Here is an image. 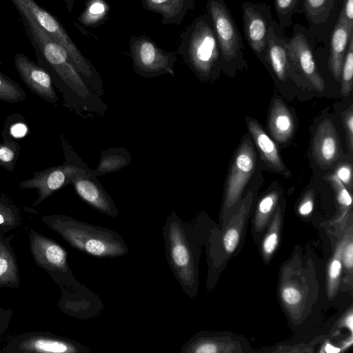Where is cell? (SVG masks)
<instances>
[{"label":"cell","instance_id":"30bf717a","mask_svg":"<svg viewBox=\"0 0 353 353\" xmlns=\"http://www.w3.org/2000/svg\"><path fill=\"white\" fill-rule=\"evenodd\" d=\"M77 341L49 332H27L10 339L1 353H89Z\"/></svg>","mask_w":353,"mask_h":353},{"label":"cell","instance_id":"ab89813d","mask_svg":"<svg viewBox=\"0 0 353 353\" xmlns=\"http://www.w3.org/2000/svg\"><path fill=\"white\" fill-rule=\"evenodd\" d=\"M13 316L10 308H3L0 306V339L9 327Z\"/></svg>","mask_w":353,"mask_h":353},{"label":"cell","instance_id":"d6986e66","mask_svg":"<svg viewBox=\"0 0 353 353\" xmlns=\"http://www.w3.org/2000/svg\"><path fill=\"white\" fill-rule=\"evenodd\" d=\"M248 128L263 159L268 165L285 176H290V172L283 164L275 143L264 132L259 123L255 120L249 119Z\"/></svg>","mask_w":353,"mask_h":353},{"label":"cell","instance_id":"ba28073f","mask_svg":"<svg viewBox=\"0 0 353 353\" xmlns=\"http://www.w3.org/2000/svg\"><path fill=\"white\" fill-rule=\"evenodd\" d=\"M208 14L219 45L221 66L244 65L245 45L239 29L223 0H207Z\"/></svg>","mask_w":353,"mask_h":353},{"label":"cell","instance_id":"4316f807","mask_svg":"<svg viewBox=\"0 0 353 353\" xmlns=\"http://www.w3.org/2000/svg\"><path fill=\"white\" fill-rule=\"evenodd\" d=\"M21 223L22 216L17 206L8 199L0 196V232L8 233Z\"/></svg>","mask_w":353,"mask_h":353},{"label":"cell","instance_id":"836d02e7","mask_svg":"<svg viewBox=\"0 0 353 353\" xmlns=\"http://www.w3.org/2000/svg\"><path fill=\"white\" fill-rule=\"evenodd\" d=\"M341 93L347 97L351 92L353 79V32L350 34L341 73Z\"/></svg>","mask_w":353,"mask_h":353},{"label":"cell","instance_id":"74e56055","mask_svg":"<svg viewBox=\"0 0 353 353\" xmlns=\"http://www.w3.org/2000/svg\"><path fill=\"white\" fill-rule=\"evenodd\" d=\"M335 175L345 186L352 188V166L349 164H343L338 167Z\"/></svg>","mask_w":353,"mask_h":353},{"label":"cell","instance_id":"8fae6325","mask_svg":"<svg viewBox=\"0 0 353 353\" xmlns=\"http://www.w3.org/2000/svg\"><path fill=\"white\" fill-rule=\"evenodd\" d=\"M241 9L247 43L257 57L265 61L268 35L270 28L276 23L272 17L271 7L263 3L245 1Z\"/></svg>","mask_w":353,"mask_h":353},{"label":"cell","instance_id":"f6af8a7d","mask_svg":"<svg viewBox=\"0 0 353 353\" xmlns=\"http://www.w3.org/2000/svg\"><path fill=\"white\" fill-rule=\"evenodd\" d=\"M63 1L65 4L66 9L68 12H71L72 11L74 3L77 1H81V0H61Z\"/></svg>","mask_w":353,"mask_h":353},{"label":"cell","instance_id":"5bb4252c","mask_svg":"<svg viewBox=\"0 0 353 353\" xmlns=\"http://www.w3.org/2000/svg\"><path fill=\"white\" fill-rule=\"evenodd\" d=\"M71 185L77 195L91 208L113 218L119 216L113 199L92 174V169L78 174L72 179Z\"/></svg>","mask_w":353,"mask_h":353},{"label":"cell","instance_id":"7402d4cb","mask_svg":"<svg viewBox=\"0 0 353 353\" xmlns=\"http://www.w3.org/2000/svg\"><path fill=\"white\" fill-rule=\"evenodd\" d=\"M252 198V192L250 191L242 201L238 211L229 222V225L226 226V230L222 238V245L227 254H232L237 248L244 221L250 210Z\"/></svg>","mask_w":353,"mask_h":353},{"label":"cell","instance_id":"4dcf8cb0","mask_svg":"<svg viewBox=\"0 0 353 353\" xmlns=\"http://www.w3.org/2000/svg\"><path fill=\"white\" fill-rule=\"evenodd\" d=\"M3 140L0 142V166L10 172L17 164L20 145L18 142L3 133Z\"/></svg>","mask_w":353,"mask_h":353},{"label":"cell","instance_id":"e575fe53","mask_svg":"<svg viewBox=\"0 0 353 353\" xmlns=\"http://www.w3.org/2000/svg\"><path fill=\"white\" fill-rule=\"evenodd\" d=\"M328 180L336 192L337 202L342 211V214L339 219L342 220L350 211L352 202V196L346 187L337 178L335 174L330 176Z\"/></svg>","mask_w":353,"mask_h":353},{"label":"cell","instance_id":"f546056e","mask_svg":"<svg viewBox=\"0 0 353 353\" xmlns=\"http://www.w3.org/2000/svg\"><path fill=\"white\" fill-rule=\"evenodd\" d=\"M347 239L338 244L334 254L330 261L327 272V294L334 296L338 290L342 268V252Z\"/></svg>","mask_w":353,"mask_h":353},{"label":"cell","instance_id":"f1b7e54d","mask_svg":"<svg viewBox=\"0 0 353 353\" xmlns=\"http://www.w3.org/2000/svg\"><path fill=\"white\" fill-rule=\"evenodd\" d=\"M303 0H274V9L281 28H288L292 26V18L297 12H301Z\"/></svg>","mask_w":353,"mask_h":353},{"label":"cell","instance_id":"277c9868","mask_svg":"<svg viewBox=\"0 0 353 353\" xmlns=\"http://www.w3.org/2000/svg\"><path fill=\"white\" fill-rule=\"evenodd\" d=\"M42 222L76 250L97 258H114L129 252L123 239L109 228L94 225L65 214L41 216Z\"/></svg>","mask_w":353,"mask_h":353},{"label":"cell","instance_id":"52a82bcc","mask_svg":"<svg viewBox=\"0 0 353 353\" xmlns=\"http://www.w3.org/2000/svg\"><path fill=\"white\" fill-rule=\"evenodd\" d=\"M61 139L65 156L63 163L35 172L32 178L19 183L21 188L37 190L38 197L33 207L39 205L56 191L71 184L72 179L78 174L91 170L63 135Z\"/></svg>","mask_w":353,"mask_h":353},{"label":"cell","instance_id":"6da1fadb","mask_svg":"<svg viewBox=\"0 0 353 353\" xmlns=\"http://www.w3.org/2000/svg\"><path fill=\"white\" fill-rule=\"evenodd\" d=\"M30 250L36 265L44 270L60 288L57 303L67 315L86 319L102 308L99 299L74 277L68 263V252L59 243L31 228H26Z\"/></svg>","mask_w":353,"mask_h":353},{"label":"cell","instance_id":"d590c367","mask_svg":"<svg viewBox=\"0 0 353 353\" xmlns=\"http://www.w3.org/2000/svg\"><path fill=\"white\" fill-rule=\"evenodd\" d=\"M281 299L289 307H295L302 302L303 294L298 287L287 285L282 288Z\"/></svg>","mask_w":353,"mask_h":353},{"label":"cell","instance_id":"44dd1931","mask_svg":"<svg viewBox=\"0 0 353 353\" xmlns=\"http://www.w3.org/2000/svg\"><path fill=\"white\" fill-rule=\"evenodd\" d=\"M269 128L274 139L279 143L287 142L294 132L293 117L283 101L277 98L272 105Z\"/></svg>","mask_w":353,"mask_h":353},{"label":"cell","instance_id":"9c48e42d","mask_svg":"<svg viewBox=\"0 0 353 353\" xmlns=\"http://www.w3.org/2000/svg\"><path fill=\"white\" fill-rule=\"evenodd\" d=\"M129 50L133 70L137 74L147 79L164 74L174 76L176 54L160 48L150 37L131 36Z\"/></svg>","mask_w":353,"mask_h":353},{"label":"cell","instance_id":"3957f363","mask_svg":"<svg viewBox=\"0 0 353 353\" xmlns=\"http://www.w3.org/2000/svg\"><path fill=\"white\" fill-rule=\"evenodd\" d=\"M162 233L168 266L185 294L194 299L198 292L200 253L206 239L201 219L185 221L171 211Z\"/></svg>","mask_w":353,"mask_h":353},{"label":"cell","instance_id":"83f0119b","mask_svg":"<svg viewBox=\"0 0 353 353\" xmlns=\"http://www.w3.org/2000/svg\"><path fill=\"white\" fill-rule=\"evenodd\" d=\"M279 193L272 192L264 196L259 201L254 216V229L261 232L266 227L279 200Z\"/></svg>","mask_w":353,"mask_h":353},{"label":"cell","instance_id":"603a6c76","mask_svg":"<svg viewBox=\"0 0 353 353\" xmlns=\"http://www.w3.org/2000/svg\"><path fill=\"white\" fill-rule=\"evenodd\" d=\"M231 344H226L219 337L207 332H200L192 336L180 350V353H217L234 352Z\"/></svg>","mask_w":353,"mask_h":353},{"label":"cell","instance_id":"7bdbcfd3","mask_svg":"<svg viewBox=\"0 0 353 353\" xmlns=\"http://www.w3.org/2000/svg\"><path fill=\"white\" fill-rule=\"evenodd\" d=\"M342 8L347 21L353 26V0H344Z\"/></svg>","mask_w":353,"mask_h":353},{"label":"cell","instance_id":"7c38bea8","mask_svg":"<svg viewBox=\"0 0 353 353\" xmlns=\"http://www.w3.org/2000/svg\"><path fill=\"white\" fill-rule=\"evenodd\" d=\"M311 39L308 30L296 23L293 26L292 36L288 39V43L298 74L315 90L323 92L325 82L316 64Z\"/></svg>","mask_w":353,"mask_h":353},{"label":"cell","instance_id":"9a60e30c","mask_svg":"<svg viewBox=\"0 0 353 353\" xmlns=\"http://www.w3.org/2000/svg\"><path fill=\"white\" fill-rule=\"evenodd\" d=\"M14 65L21 79L32 92L48 102H57L58 97L51 77L44 68L21 52L15 54Z\"/></svg>","mask_w":353,"mask_h":353},{"label":"cell","instance_id":"5b68a950","mask_svg":"<svg viewBox=\"0 0 353 353\" xmlns=\"http://www.w3.org/2000/svg\"><path fill=\"white\" fill-rule=\"evenodd\" d=\"M178 54L201 80L214 77L221 67V54L206 12L195 18L180 34Z\"/></svg>","mask_w":353,"mask_h":353},{"label":"cell","instance_id":"ee69618b","mask_svg":"<svg viewBox=\"0 0 353 353\" xmlns=\"http://www.w3.org/2000/svg\"><path fill=\"white\" fill-rule=\"evenodd\" d=\"M341 325L343 327H347L351 332L353 331V314L352 311L350 310L347 315H345L342 321Z\"/></svg>","mask_w":353,"mask_h":353},{"label":"cell","instance_id":"1f68e13d","mask_svg":"<svg viewBox=\"0 0 353 353\" xmlns=\"http://www.w3.org/2000/svg\"><path fill=\"white\" fill-rule=\"evenodd\" d=\"M281 209L279 207L262 243V252L265 259L271 257L278 246L281 223Z\"/></svg>","mask_w":353,"mask_h":353},{"label":"cell","instance_id":"d6a6232c","mask_svg":"<svg viewBox=\"0 0 353 353\" xmlns=\"http://www.w3.org/2000/svg\"><path fill=\"white\" fill-rule=\"evenodd\" d=\"M26 98V92L12 79L0 72V100L8 103H17Z\"/></svg>","mask_w":353,"mask_h":353},{"label":"cell","instance_id":"8d00e7d4","mask_svg":"<svg viewBox=\"0 0 353 353\" xmlns=\"http://www.w3.org/2000/svg\"><path fill=\"white\" fill-rule=\"evenodd\" d=\"M344 125L347 139V144L350 153L353 151V109L352 105L344 114Z\"/></svg>","mask_w":353,"mask_h":353},{"label":"cell","instance_id":"8992f818","mask_svg":"<svg viewBox=\"0 0 353 353\" xmlns=\"http://www.w3.org/2000/svg\"><path fill=\"white\" fill-rule=\"evenodd\" d=\"M18 12L28 14L36 23L68 52L86 83L99 97L104 95L103 83L92 62L83 55L63 26L34 0H10Z\"/></svg>","mask_w":353,"mask_h":353},{"label":"cell","instance_id":"f35d334b","mask_svg":"<svg viewBox=\"0 0 353 353\" xmlns=\"http://www.w3.org/2000/svg\"><path fill=\"white\" fill-rule=\"evenodd\" d=\"M342 263L350 272L352 270L353 265V243L352 238L347 239L342 252Z\"/></svg>","mask_w":353,"mask_h":353},{"label":"cell","instance_id":"ac0fdd59","mask_svg":"<svg viewBox=\"0 0 353 353\" xmlns=\"http://www.w3.org/2000/svg\"><path fill=\"white\" fill-rule=\"evenodd\" d=\"M141 3L145 10L159 14L165 26H179L187 13L196 7L195 0H141Z\"/></svg>","mask_w":353,"mask_h":353},{"label":"cell","instance_id":"60d3db41","mask_svg":"<svg viewBox=\"0 0 353 353\" xmlns=\"http://www.w3.org/2000/svg\"><path fill=\"white\" fill-rule=\"evenodd\" d=\"M28 132V128L26 123L17 121L10 126V136L14 139H21L24 137Z\"/></svg>","mask_w":353,"mask_h":353},{"label":"cell","instance_id":"2e32d148","mask_svg":"<svg viewBox=\"0 0 353 353\" xmlns=\"http://www.w3.org/2000/svg\"><path fill=\"white\" fill-rule=\"evenodd\" d=\"M312 149L314 159L323 168L332 165L338 160L340 154L339 137L331 120L324 119L319 123Z\"/></svg>","mask_w":353,"mask_h":353},{"label":"cell","instance_id":"7dc6e473","mask_svg":"<svg viewBox=\"0 0 353 353\" xmlns=\"http://www.w3.org/2000/svg\"><path fill=\"white\" fill-rule=\"evenodd\" d=\"M352 342H353L352 336H351L349 339H347L346 341H345L343 343V345L342 347H343L342 350L344 349V348H347L349 346H351L352 344Z\"/></svg>","mask_w":353,"mask_h":353},{"label":"cell","instance_id":"cb8c5ba5","mask_svg":"<svg viewBox=\"0 0 353 353\" xmlns=\"http://www.w3.org/2000/svg\"><path fill=\"white\" fill-rule=\"evenodd\" d=\"M131 156L128 149L123 147H112L101 152L97 167L92 170L96 176H102L121 170L131 162Z\"/></svg>","mask_w":353,"mask_h":353},{"label":"cell","instance_id":"d4e9b609","mask_svg":"<svg viewBox=\"0 0 353 353\" xmlns=\"http://www.w3.org/2000/svg\"><path fill=\"white\" fill-rule=\"evenodd\" d=\"M334 0H303L301 8L309 25L310 34L325 26L334 7Z\"/></svg>","mask_w":353,"mask_h":353},{"label":"cell","instance_id":"484cf974","mask_svg":"<svg viewBox=\"0 0 353 353\" xmlns=\"http://www.w3.org/2000/svg\"><path fill=\"white\" fill-rule=\"evenodd\" d=\"M85 8L77 20L85 28H95L108 19L110 6L105 0H85Z\"/></svg>","mask_w":353,"mask_h":353},{"label":"cell","instance_id":"e0dca14e","mask_svg":"<svg viewBox=\"0 0 353 353\" xmlns=\"http://www.w3.org/2000/svg\"><path fill=\"white\" fill-rule=\"evenodd\" d=\"M352 32L353 26L350 25L347 21L342 8L332 30L330 43L329 67L336 81L341 78L342 66Z\"/></svg>","mask_w":353,"mask_h":353},{"label":"cell","instance_id":"ffe728a7","mask_svg":"<svg viewBox=\"0 0 353 353\" xmlns=\"http://www.w3.org/2000/svg\"><path fill=\"white\" fill-rule=\"evenodd\" d=\"M14 234L0 232V288H18L20 274L17 258L12 246Z\"/></svg>","mask_w":353,"mask_h":353},{"label":"cell","instance_id":"7a4b0ae2","mask_svg":"<svg viewBox=\"0 0 353 353\" xmlns=\"http://www.w3.org/2000/svg\"><path fill=\"white\" fill-rule=\"evenodd\" d=\"M19 13L37 57L42 58L63 83L72 107L88 118L103 116L108 105L86 83L66 50L28 14Z\"/></svg>","mask_w":353,"mask_h":353},{"label":"cell","instance_id":"b9f144b4","mask_svg":"<svg viewBox=\"0 0 353 353\" xmlns=\"http://www.w3.org/2000/svg\"><path fill=\"white\" fill-rule=\"evenodd\" d=\"M313 207L312 195L311 193H307L299 207V212L302 216L308 215L312 212Z\"/></svg>","mask_w":353,"mask_h":353},{"label":"cell","instance_id":"bcb514c9","mask_svg":"<svg viewBox=\"0 0 353 353\" xmlns=\"http://www.w3.org/2000/svg\"><path fill=\"white\" fill-rule=\"evenodd\" d=\"M341 351V349L339 347H334L330 344H326L324 352H339Z\"/></svg>","mask_w":353,"mask_h":353},{"label":"cell","instance_id":"4fadbf2b","mask_svg":"<svg viewBox=\"0 0 353 353\" xmlns=\"http://www.w3.org/2000/svg\"><path fill=\"white\" fill-rule=\"evenodd\" d=\"M256 154L252 143L245 140L239 148L232 162L226 183L224 213L239 201L244 188L255 169Z\"/></svg>","mask_w":353,"mask_h":353}]
</instances>
